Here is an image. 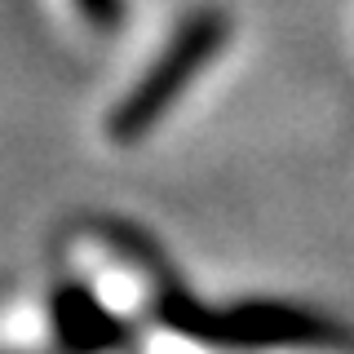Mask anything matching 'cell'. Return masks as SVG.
<instances>
[{
  "mask_svg": "<svg viewBox=\"0 0 354 354\" xmlns=\"http://www.w3.org/2000/svg\"><path fill=\"white\" fill-rule=\"evenodd\" d=\"M226 31H230L226 14H217V9H199L195 18H186L182 31L173 36V44L155 58V66L129 88L124 102L115 106V115H111V138L115 142L142 138V133L173 106V97L195 80L199 66L226 44Z\"/></svg>",
  "mask_w": 354,
  "mask_h": 354,
  "instance_id": "6da1fadb",
  "label": "cell"
},
{
  "mask_svg": "<svg viewBox=\"0 0 354 354\" xmlns=\"http://www.w3.org/2000/svg\"><path fill=\"white\" fill-rule=\"evenodd\" d=\"M164 324L173 328H186V332H199V337H217V341H235V346H266V341H315L324 337V328L306 315H292V310H274V306H261V310H239V315H204L195 310L191 301L173 297V301L160 306Z\"/></svg>",
  "mask_w": 354,
  "mask_h": 354,
  "instance_id": "7a4b0ae2",
  "label": "cell"
},
{
  "mask_svg": "<svg viewBox=\"0 0 354 354\" xmlns=\"http://www.w3.org/2000/svg\"><path fill=\"white\" fill-rule=\"evenodd\" d=\"M80 9H84L93 22H102V27L120 18V0H80Z\"/></svg>",
  "mask_w": 354,
  "mask_h": 354,
  "instance_id": "3957f363",
  "label": "cell"
}]
</instances>
